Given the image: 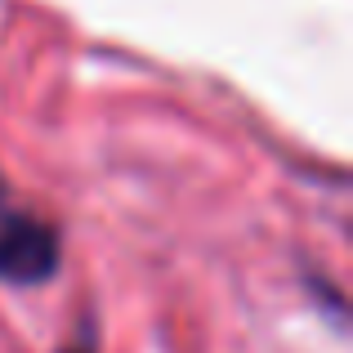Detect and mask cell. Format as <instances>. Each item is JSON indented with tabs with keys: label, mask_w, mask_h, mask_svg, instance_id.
Wrapping results in <instances>:
<instances>
[{
	"label": "cell",
	"mask_w": 353,
	"mask_h": 353,
	"mask_svg": "<svg viewBox=\"0 0 353 353\" xmlns=\"http://www.w3.org/2000/svg\"><path fill=\"white\" fill-rule=\"evenodd\" d=\"M59 233L36 215L0 206V282L9 286H41L59 273Z\"/></svg>",
	"instance_id": "1"
},
{
	"label": "cell",
	"mask_w": 353,
	"mask_h": 353,
	"mask_svg": "<svg viewBox=\"0 0 353 353\" xmlns=\"http://www.w3.org/2000/svg\"><path fill=\"white\" fill-rule=\"evenodd\" d=\"M0 206H5V174H0Z\"/></svg>",
	"instance_id": "2"
}]
</instances>
